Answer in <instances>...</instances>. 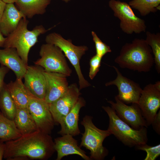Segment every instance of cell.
Masks as SVG:
<instances>
[{"mask_svg": "<svg viewBox=\"0 0 160 160\" xmlns=\"http://www.w3.org/2000/svg\"><path fill=\"white\" fill-rule=\"evenodd\" d=\"M3 158L7 160L26 159H47L55 150L49 134L36 130L22 135L16 139L5 142Z\"/></svg>", "mask_w": 160, "mask_h": 160, "instance_id": "1", "label": "cell"}, {"mask_svg": "<svg viewBox=\"0 0 160 160\" xmlns=\"http://www.w3.org/2000/svg\"><path fill=\"white\" fill-rule=\"evenodd\" d=\"M114 61L122 68L145 72L150 71L154 63L150 46L145 39L137 38L125 44Z\"/></svg>", "mask_w": 160, "mask_h": 160, "instance_id": "2", "label": "cell"}, {"mask_svg": "<svg viewBox=\"0 0 160 160\" xmlns=\"http://www.w3.org/2000/svg\"><path fill=\"white\" fill-rule=\"evenodd\" d=\"M28 23L26 17L22 19L16 29L6 38L3 47L16 49L27 65L31 48L37 42L38 37L48 30L41 25L36 26L32 30H29L27 28Z\"/></svg>", "mask_w": 160, "mask_h": 160, "instance_id": "3", "label": "cell"}, {"mask_svg": "<svg viewBox=\"0 0 160 160\" xmlns=\"http://www.w3.org/2000/svg\"><path fill=\"white\" fill-rule=\"evenodd\" d=\"M102 108L109 117L108 130L124 144L132 147L147 143L146 127L139 130L134 129L121 119L112 107L103 106Z\"/></svg>", "mask_w": 160, "mask_h": 160, "instance_id": "4", "label": "cell"}, {"mask_svg": "<svg viewBox=\"0 0 160 160\" xmlns=\"http://www.w3.org/2000/svg\"><path fill=\"white\" fill-rule=\"evenodd\" d=\"M92 119V116H86L81 122L85 131L82 134L80 147L83 146L90 151L91 159L102 160L108 153L103 145V141L111 134L108 129L103 130L97 128L93 124Z\"/></svg>", "mask_w": 160, "mask_h": 160, "instance_id": "5", "label": "cell"}, {"mask_svg": "<svg viewBox=\"0 0 160 160\" xmlns=\"http://www.w3.org/2000/svg\"><path fill=\"white\" fill-rule=\"evenodd\" d=\"M45 41L46 43L59 47L73 66L79 79L80 89L90 86L91 84L85 79L82 73L80 65V59L88 50L87 47L84 45L76 46L71 40H66L55 32L47 35Z\"/></svg>", "mask_w": 160, "mask_h": 160, "instance_id": "6", "label": "cell"}, {"mask_svg": "<svg viewBox=\"0 0 160 160\" xmlns=\"http://www.w3.org/2000/svg\"><path fill=\"white\" fill-rule=\"evenodd\" d=\"M39 54L41 58L34 62L36 65L42 67L45 71L61 73L67 77L71 76L72 70L59 47L46 43L41 46Z\"/></svg>", "mask_w": 160, "mask_h": 160, "instance_id": "7", "label": "cell"}, {"mask_svg": "<svg viewBox=\"0 0 160 160\" xmlns=\"http://www.w3.org/2000/svg\"><path fill=\"white\" fill-rule=\"evenodd\" d=\"M108 5L114 16L120 20V27L124 32L132 34L145 32V21L135 15L128 3L119 0H110Z\"/></svg>", "mask_w": 160, "mask_h": 160, "instance_id": "8", "label": "cell"}, {"mask_svg": "<svg viewBox=\"0 0 160 160\" xmlns=\"http://www.w3.org/2000/svg\"><path fill=\"white\" fill-rule=\"evenodd\" d=\"M138 104L147 126L151 123L160 107V82L147 85L142 89Z\"/></svg>", "mask_w": 160, "mask_h": 160, "instance_id": "9", "label": "cell"}, {"mask_svg": "<svg viewBox=\"0 0 160 160\" xmlns=\"http://www.w3.org/2000/svg\"><path fill=\"white\" fill-rule=\"evenodd\" d=\"M28 108L35 121L37 130L50 134L55 122L49 110V104L44 100L32 97Z\"/></svg>", "mask_w": 160, "mask_h": 160, "instance_id": "10", "label": "cell"}, {"mask_svg": "<svg viewBox=\"0 0 160 160\" xmlns=\"http://www.w3.org/2000/svg\"><path fill=\"white\" fill-rule=\"evenodd\" d=\"M112 67L117 73V76L115 79L106 83L105 85L116 86L118 90L116 96L125 104H138L142 90L140 85L123 76L116 67Z\"/></svg>", "mask_w": 160, "mask_h": 160, "instance_id": "11", "label": "cell"}, {"mask_svg": "<svg viewBox=\"0 0 160 160\" xmlns=\"http://www.w3.org/2000/svg\"><path fill=\"white\" fill-rule=\"evenodd\" d=\"M115 99V102L111 100L108 102L121 119L135 129L148 127L138 104L133 103L128 105L120 100L116 96Z\"/></svg>", "mask_w": 160, "mask_h": 160, "instance_id": "12", "label": "cell"}, {"mask_svg": "<svg viewBox=\"0 0 160 160\" xmlns=\"http://www.w3.org/2000/svg\"><path fill=\"white\" fill-rule=\"evenodd\" d=\"M80 89L76 84L69 85L67 92L62 96L49 104V110L55 123L60 121L73 108L80 95Z\"/></svg>", "mask_w": 160, "mask_h": 160, "instance_id": "13", "label": "cell"}, {"mask_svg": "<svg viewBox=\"0 0 160 160\" xmlns=\"http://www.w3.org/2000/svg\"><path fill=\"white\" fill-rule=\"evenodd\" d=\"M44 69L36 65L27 66L23 78L24 84L34 97L44 100L46 93V80Z\"/></svg>", "mask_w": 160, "mask_h": 160, "instance_id": "14", "label": "cell"}, {"mask_svg": "<svg viewBox=\"0 0 160 160\" xmlns=\"http://www.w3.org/2000/svg\"><path fill=\"white\" fill-rule=\"evenodd\" d=\"M46 80L44 100L49 104L57 100L68 91L69 85L65 75L63 74L44 70Z\"/></svg>", "mask_w": 160, "mask_h": 160, "instance_id": "15", "label": "cell"}, {"mask_svg": "<svg viewBox=\"0 0 160 160\" xmlns=\"http://www.w3.org/2000/svg\"><path fill=\"white\" fill-rule=\"evenodd\" d=\"M54 148L57 152L56 160L70 155L76 154L85 160L91 159L86 155L85 151L78 145L77 140L70 134H65L55 139Z\"/></svg>", "mask_w": 160, "mask_h": 160, "instance_id": "16", "label": "cell"}, {"mask_svg": "<svg viewBox=\"0 0 160 160\" xmlns=\"http://www.w3.org/2000/svg\"><path fill=\"white\" fill-rule=\"evenodd\" d=\"M0 63L13 71L17 79H22L28 65L21 58L16 49L11 48L0 49Z\"/></svg>", "mask_w": 160, "mask_h": 160, "instance_id": "17", "label": "cell"}, {"mask_svg": "<svg viewBox=\"0 0 160 160\" xmlns=\"http://www.w3.org/2000/svg\"><path fill=\"white\" fill-rule=\"evenodd\" d=\"M85 104L84 99L79 97L73 108L59 122L61 128L58 132L59 134L62 135L70 134L75 136L80 133L78 127L79 113Z\"/></svg>", "mask_w": 160, "mask_h": 160, "instance_id": "18", "label": "cell"}, {"mask_svg": "<svg viewBox=\"0 0 160 160\" xmlns=\"http://www.w3.org/2000/svg\"><path fill=\"white\" fill-rule=\"evenodd\" d=\"M25 17L14 3L6 4L0 21V31L2 34L8 36L16 29L21 19Z\"/></svg>", "mask_w": 160, "mask_h": 160, "instance_id": "19", "label": "cell"}, {"mask_svg": "<svg viewBox=\"0 0 160 160\" xmlns=\"http://www.w3.org/2000/svg\"><path fill=\"white\" fill-rule=\"evenodd\" d=\"M6 86L17 108H28L31 98L33 97L25 86L22 79L11 81Z\"/></svg>", "mask_w": 160, "mask_h": 160, "instance_id": "20", "label": "cell"}, {"mask_svg": "<svg viewBox=\"0 0 160 160\" xmlns=\"http://www.w3.org/2000/svg\"><path fill=\"white\" fill-rule=\"evenodd\" d=\"M51 0H16L17 8L27 17L32 18L36 15H42Z\"/></svg>", "mask_w": 160, "mask_h": 160, "instance_id": "21", "label": "cell"}, {"mask_svg": "<svg viewBox=\"0 0 160 160\" xmlns=\"http://www.w3.org/2000/svg\"><path fill=\"white\" fill-rule=\"evenodd\" d=\"M13 120L22 135L31 133L37 130L35 121L28 108H17Z\"/></svg>", "mask_w": 160, "mask_h": 160, "instance_id": "22", "label": "cell"}, {"mask_svg": "<svg viewBox=\"0 0 160 160\" xmlns=\"http://www.w3.org/2000/svg\"><path fill=\"white\" fill-rule=\"evenodd\" d=\"M22 134L16 127L13 120L0 114V141L2 142L16 139Z\"/></svg>", "mask_w": 160, "mask_h": 160, "instance_id": "23", "label": "cell"}, {"mask_svg": "<svg viewBox=\"0 0 160 160\" xmlns=\"http://www.w3.org/2000/svg\"><path fill=\"white\" fill-rule=\"evenodd\" d=\"M0 109L4 116L10 119L14 120L17 108L7 89L5 84L0 92Z\"/></svg>", "mask_w": 160, "mask_h": 160, "instance_id": "24", "label": "cell"}, {"mask_svg": "<svg viewBox=\"0 0 160 160\" xmlns=\"http://www.w3.org/2000/svg\"><path fill=\"white\" fill-rule=\"evenodd\" d=\"M128 4L132 8L137 10L142 16L160 9V0H132Z\"/></svg>", "mask_w": 160, "mask_h": 160, "instance_id": "25", "label": "cell"}, {"mask_svg": "<svg viewBox=\"0 0 160 160\" xmlns=\"http://www.w3.org/2000/svg\"><path fill=\"white\" fill-rule=\"evenodd\" d=\"M146 43L151 47L153 55L156 69L160 73V33L155 34L149 31L146 33Z\"/></svg>", "mask_w": 160, "mask_h": 160, "instance_id": "26", "label": "cell"}, {"mask_svg": "<svg viewBox=\"0 0 160 160\" xmlns=\"http://www.w3.org/2000/svg\"><path fill=\"white\" fill-rule=\"evenodd\" d=\"M135 147L136 149L146 152V156L144 160H155L160 155V144L155 146H151L145 143L139 145Z\"/></svg>", "mask_w": 160, "mask_h": 160, "instance_id": "27", "label": "cell"}, {"mask_svg": "<svg viewBox=\"0 0 160 160\" xmlns=\"http://www.w3.org/2000/svg\"><path fill=\"white\" fill-rule=\"evenodd\" d=\"M91 34L95 44L96 55L103 57L107 53L111 52L110 47L103 42L95 32L92 31Z\"/></svg>", "mask_w": 160, "mask_h": 160, "instance_id": "28", "label": "cell"}, {"mask_svg": "<svg viewBox=\"0 0 160 160\" xmlns=\"http://www.w3.org/2000/svg\"><path fill=\"white\" fill-rule=\"evenodd\" d=\"M102 58L96 54L90 59L89 76L91 79L94 78L99 71Z\"/></svg>", "mask_w": 160, "mask_h": 160, "instance_id": "29", "label": "cell"}, {"mask_svg": "<svg viewBox=\"0 0 160 160\" xmlns=\"http://www.w3.org/2000/svg\"><path fill=\"white\" fill-rule=\"evenodd\" d=\"M10 69L7 67L1 65L0 67V92L5 84L4 82V77Z\"/></svg>", "mask_w": 160, "mask_h": 160, "instance_id": "30", "label": "cell"}, {"mask_svg": "<svg viewBox=\"0 0 160 160\" xmlns=\"http://www.w3.org/2000/svg\"><path fill=\"white\" fill-rule=\"evenodd\" d=\"M151 124L154 130L159 135L160 133V111L157 113Z\"/></svg>", "mask_w": 160, "mask_h": 160, "instance_id": "31", "label": "cell"}, {"mask_svg": "<svg viewBox=\"0 0 160 160\" xmlns=\"http://www.w3.org/2000/svg\"><path fill=\"white\" fill-rule=\"evenodd\" d=\"M5 149V143L0 141V160H2L3 158Z\"/></svg>", "mask_w": 160, "mask_h": 160, "instance_id": "32", "label": "cell"}, {"mask_svg": "<svg viewBox=\"0 0 160 160\" xmlns=\"http://www.w3.org/2000/svg\"><path fill=\"white\" fill-rule=\"evenodd\" d=\"M6 3L2 0H0V21L4 13Z\"/></svg>", "mask_w": 160, "mask_h": 160, "instance_id": "33", "label": "cell"}, {"mask_svg": "<svg viewBox=\"0 0 160 160\" xmlns=\"http://www.w3.org/2000/svg\"><path fill=\"white\" fill-rule=\"evenodd\" d=\"M6 40V38L4 37L0 31V47H3Z\"/></svg>", "mask_w": 160, "mask_h": 160, "instance_id": "34", "label": "cell"}, {"mask_svg": "<svg viewBox=\"0 0 160 160\" xmlns=\"http://www.w3.org/2000/svg\"><path fill=\"white\" fill-rule=\"evenodd\" d=\"M3 1L6 3H15L16 0H2Z\"/></svg>", "mask_w": 160, "mask_h": 160, "instance_id": "35", "label": "cell"}, {"mask_svg": "<svg viewBox=\"0 0 160 160\" xmlns=\"http://www.w3.org/2000/svg\"><path fill=\"white\" fill-rule=\"evenodd\" d=\"M63 1H65L66 2H68L70 0H62Z\"/></svg>", "mask_w": 160, "mask_h": 160, "instance_id": "36", "label": "cell"}, {"mask_svg": "<svg viewBox=\"0 0 160 160\" xmlns=\"http://www.w3.org/2000/svg\"><path fill=\"white\" fill-rule=\"evenodd\" d=\"M1 112H0V114L1 113Z\"/></svg>", "mask_w": 160, "mask_h": 160, "instance_id": "37", "label": "cell"}]
</instances>
